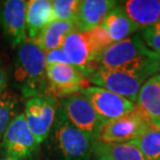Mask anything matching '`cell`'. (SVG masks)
<instances>
[{
	"instance_id": "1",
	"label": "cell",
	"mask_w": 160,
	"mask_h": 160,
	"mask_svg": "<svg viewBox=\"0 0 160 160\" xmlns=\"http://www.w3.org/2000/svg\"><path fill=\"white\" fill-rule=\"evenodd\" d=\"M159 59V54L149 49L139 34H135L111 44L99 55L97 65L149 79L157 74Z\"/></svg>"
},
{
	"instance_id": "2",
	"label": "cell",
	"mask_w": 160,
	"mask_h": 160,
	"mask_svg": "<svg viewBox=\"0 0 160 160\" xmlns=\"http://www.w3.org/2000/svg\"><path fill=\"white\" fill-rule=\"evenodd\" d=\"M12 79L25 98L46 94V53L33 40L28 39L18 47Z\"/></svg>"
},
{
	"instance_id": "3",
	"label": "cell",
	"mask_w": 160,
	"mask_h": 160,
	"mask_svg": "<svg viewBox=\"0 0 160 160\" xmlns=\"http://www.w3.org/2000/svg\"><path fill=\"white\" fill-rule=\"evenodd\" d=\"M54 142L62 160H92L97 140L70 123L58 107L53 125Z\"/></svg>"
},
{
	"instance_id": "4",
	"label": "cell",
	"mask_w": 160,
	"mask_h": 160,
	"mask_svg": "<svg viewBox=\"0 0 160 160\" xmlns=\"http://www.w3.org/2000/svg\"><path fill=\"white\" fill-rule=\"evenodd\" d=\"M40 146L27 126L24 113L17 114L2 136L3 154L8 159L33 160L39 155Z\"/></svg>"
},
{
	"instance_id": "5",
	"label": "cell",
	"mask_w": 160,
	"mask_h": 160,
	"mask_svg": "<svg viewBox=\"0 0 160 160\" xmlns=\"http://www.w3.org/2000/svg\"><path fill=\"white\" fill-rule=\"evenodd\" d=\"M153 128L148 118L137 106L119 119L106 122L102 127L98 142L105 143L131 142Z\"/></svg>"
},
{
	"instance_id": "6",
	"label": "cell",
	"mask_w": 160,
	"mask_h": 160,
	"mask_svg": "<svg viewBox=\"0 0 160 160\" xmlns=\"http://www.w3.org/2000/svg\"><path fill=\"white\" fill-rule=\"evenodd\" d=\"M59 107L73 126L98 142L100 131L106 122L97 113L84 96L78 92L62 98L59 102Z\"/></svg>"
},
{
	"instance_id": "7",
	"label": "cell",
	"mask_w": 160,
	"mask_h": 160,
	"mask_svg": "<svg viewBox=\"0 0 160 160\" xmlns=\"http://www.w3.org/2000/svg\"><path fill=\"white\" fill-rule=\"evenodd\" d=\"M58 109L56 98L40 95L28 99L25 103V120L38 142L43 143L48 138Z\"/></svg>"
},
{
	"instance_id": "8",
	"label": "cell",
	"mask_w": 160,
	"mask_h": 160,
	"mask_svg": "<svg viewBox=\"0 0 160 160\" xmlns=\"http://www.w3.org/2000/svg\"><path fill=\"white\" fill-rule=\"evenodd\" d=\"M146 80L148 79L142 76L104 67H99L88 78V81L95 86L120 95L135 104L138 92Z\"/></svg>"
},
{
	"instance_id": "9",
	"label": "cell",
	"mask_w": 160,
	"mask_h": 160,
	"mask_svg": "<svg viewBox=\"0 0 160 160\" xmlns=\"http://www.w3.org/2000/svg\"><path fill=\"white\" fill-rule=\"evenodd\" d=\"M62 50L71 65L79 70L85 78H89L99 67V54L91 43L86 31L75 30L67 36L62 43Z\"/></svg>"
},
{
	"instance_id": "10",
	"label": "cell",
	"mask_w": 160,
	"mask_h": 160,
	"mask_svg": "<svg viewBox=\"0 0 160 160\" xmlns=\"http://www.w3.org/2000/svg\"><path fill=\"white\" fill-rule=\"evenodd\" d=\"M80 94L91 102L97 113L105 122L119 119L136 107L134 102L99 86L88 85Z\"/></svg>"
},
{
	"instance_id": "11",
	"label": "cell",
	"mask_w": 160,
	"mask_h": 160,
	"mask_svg": "<svg viewBox=\"0 0 160 160\" xmlns=\"http://www.w3.org/2000/svg\"><path fill=\"white\" fill-rule=\"evenodd\" d=\"M47 91L45 95L56 98H66L78 94L85 85L86 79L81 72L73 66H46Z\"/></svg>"
},
{
	"instance_id": "12",
	"label": "cell",
	"mask_w": 160,
	"mask_h": 160,
	"mask_svg": "<svg viewBox=\"0 0 160 160\" xmlns=\"http://www.w3.org/2000/svg\"><path fill=\"white\" fill-rule=\"evenodd\" d=\"M26 6L24 0H8L0 9V25L12 47H19L28 40Z\"/></svg>"
},
{
	"instance_id": "13",
	"label": "cell",
	"mask_w": 160,
	"mask_h": 160,
	"mask_svg": "<svg viewBox=\"0 0 160 160\" xmlns=\"http://www.w3.org/2000/svg\"><path fill=\"white\" fill-rule=\"evenodd\" d=\"M118 4L114 0H81L76 17L78 31H88L101 25L102 21Z\"/></svg>"
},
{
	"instance_id": "14",
	"label": "cell",
	"mask_w": 160,
	"mask_h": 160,
	"mask_svg": "<svg viewBox=\"0 0 160 160\" xmlns=\"http://www.w3.org/2000/svg\"><path fill=\"white\" fill-rule=\"evenodd\" d=\"M136 105L152 126L160 129V75L155 74L146 80L137 96Z\"/></svg>"
},
{
	"instance_id": "15",
	"label": "cell",
	"mask_w": 160,
	"mask_h": 160,
	"mask_svg": "<svg viewBox=\"0 0 160 160\" xmlns=\"http://www.w3.org/2000/svg\"><path fill=\"white\" fill-rule=\"evenodd\" d=\"M122 6L138 30L145 29L160 20L158 0H127Z\"/></svg>"
},
{
	"instance_id": "16",
	"label": "cell",
	"mask_w": 160,
	"mask_h": 160,
	"mask_svg": "<svg viewBox=\"0 0 160 160\" xmlns=\"http://www.w3.org/2000/svg\"><path fill=\"white\" fill-rule=\"evenodd\" d=\"M101 26L108 33L112 43L126 40L138 30L136 25L125 12L122 5H117L108 12L102 21Z\"/></svg>"
},
{
	"instance_id": "17",
	"label": "cell",
	"mask_w": 160,
	"mask_h": 160,
	"mask_svg": "<svg viewBox=\"0 0 160 160\" xmlns=\"http://www.w3.org/2000/svg\"><path fill=\"white\" fill-rule=\"evenodd\" d=\"M52 22V1L30 0L26 6V28L28 39L34 40Z\"/></svg>"
},
{
	"instance_id": "18",
	"label": "cell",
	"mask_w": 160,
	"mask_h": 160,
	"mask_svg": "<svg viewBox=\"0 0 160 160\" xmlns=\"http://www.w3.org/2000/svg\"><path fill=\"white\" fill-rule=\"evenodd\" d=\"M75 30H77V28L73 22L54 21L48 24L33 41L47 53L51 50L62 48L67 36Z\"/></svg>"
},
{
	"instance_id": "19",
	"label": "cell",
	"mask_w": 160,
	"mask_h": 160,
	"mask_svg": "<svg viewBox=\"0 0 160 160\" xmlns=\"http://www.w3.org/2000/svg\"><path fill=\"white\" fill-rule=\"evenodd\" d=\"M103 155L111 160H146L136 146L131 142L105 143L96 142L94 156Z\"/></svg>"
},
{
	"instance_id": "20",
	"label": "cell",
	"mask_w": 160,
	"mask_h": 160,
	"mask_svg": "<svg viewBox=\"0 0 160 160\" xmlns=\"http://www.w3.org/2000/svg\"><path fill=\"white\" fill-rule=\"evenodd\" d=\"M131 143L139 149L146 160H160V129L158 128H151Z\"/></svg>"
},
{
	"instance_id": "21",
	"label": "cell",
	"mask_w": 160,
	"mask_h": 160,
	"mask_svg": "<svg viewBox=\"0 0 160 160\" xmlns=\"http://www.w3.org/2000/svg\"><path fill=\"white\" fill-rule=\"evenodd\" d=\"M79 3V0H53L52 22L63 21L75 23Z\"/></svg>"
},
{
	"instance_id": "22",
	"label": "cell",
	"mask_w": 160,
	"mask_h": 160,
	"mask_svg": "<svg viewBox=\"0 0 160 160\" xmlns=\"http://www.w3.org/2000/svg\"><path fill=\"white\" fill-rule=\"evenodd\" d=\"M18 100L12 96L0 97V137L3 136L6 128L17 116Z\"/></svg>"
},
{
	"instance_id": "23",
	"label": "cell",
	"mask_w": 160,
	"mask_h": 160,
	"mask_svg": "<svg viewBox=\"0 0 160 160\" xmlns=\"http://www.w3.org/2000/svg\"><path fill=\"white\" fill-rule=\"evenodd\" d=\"M86 33H88L89 40H91V43L92 44L95 50L97 51V53L99 55H100L106 48L109 47L111 44H113L112 41L110 40L109 36H108V33L105 31V29L101 25L86 31Z\"/></svg>"
},
{
	"instance_id": "24",
	"label": "cell",
	"mask_w": 160,
	"mask_h": 160,
	"mask_svg": "<svg viewBox=\"0 0 160 160\" xmlns=\"http://www.w3.org/2000/svg\"><path fill=\"white\" fill-rule=\"evenodd\" d=\"M140 38L149 49L160 55V20L142 29L140 32Z\"/></svg>"
},
{
	"instance_id": "25",
	"label": "cell",
	"mask_w": 160,
	"mask_h": 160,
	"mask_svg": "<svg viewBox=\"0 0 160 160\" xmlns=\"http://www.w3.org/2000/svg\"><path fill=\"white\" fill-rule=\"evenodd\" d=\"M52 65H67L72 66L70 60L67 57L66 53L63 52L62 48L51 50L46 53V66Z\"/></svg>"
},
{
	"instance_id": "26",
	"label": "cell",
	"mask_w": 160,
	"mask_h": 160,
	"mask_svg": "<svg viewBox=\"0 0 160 160\" xmlns=\"http://www.w3.org/2000/svg\"><path fill=\"white\" fill-rule=\"evenodd\" d=\"M8 72H6V69L3 66V63L0 62V96L8 88Z\"/></svg>"
},
{
	"instance_id": "27",
	"label": "cell",
	"mask_w": 160,
	"mask_h": 160,
	"mask_svg": "<svg viewBox=\"0 0 160 160\" xmlns=\"http://www.w3.org/2000/svg\"><path fill=\"white\" fill-rule=\"evenodd\" d=\"M95 160H111V159L103 155H95Z\"/></svg>"
},
{
	"instance_id": "28",
	"label": "cell",
	"mask_w": 160,
	"mask_h": 160,
	"mask_svg": "<svg viewBox=\"0 0 160 160\" xmlns=\"http://www.w3.org/2000/svg\"><path fill=\"white\" fill-rule=\"evenodd\" d=\"M157 74L160 75V59H159V62H158V69H157Z\"/></svg>"
},
{
	"instance_id": "29",
	"label": "cell",
	"mask_w": 160,
	"mask_h": 160,
	"mask_svg": "<svg viewBox=\"0 0 160 160\" xmlns=\"http://www.w3.org/2000/svg\"><path fill=\"white\" fill-rule=\"evenodd\" d=\"M6 160H12V159H6Z\"/></svg>"
}]
</instances>
